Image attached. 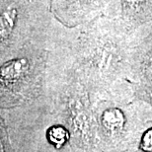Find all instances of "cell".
I'll list each match as a JSON object with an SVG mask.
<instances>
[{
	"mask_svg": "<svg viewBox=\"0 0 152 152\" xmlns=\"http://www.w3.org/2000/svg\"><path fill=\"white\" fill-rule=\"evenodd\" d=\"M141 148L144 151L152 152V129H149L144 134L141 142Z\"/></svg>",
	"mask_w": 152,
	"mask_h": 152,
	"instance_id": "3957f363",
	"label": "cell"
},
{
	"mask_svg": "<svg viewBox=\"0 0 152 152\" xmlns=\"http://www.w3.org/2000/svg\"><path fill=\"white\" fill-rule=\"evenodd\" d=\"M13 19H14V13L11 15L9 13H6L2 15L0 18V39H3L8 37L10 30L13 26Z\"/></svg>",
	"mask_w": 152,
	"mask_h": 152,
	"instance_id": "6da1fadb",
	"label": "cell"
},
{
	"mask_svg": "<svg viewBox=\"0 0 152 152\" xmlns=\"http://www.w3.org/2000/svg\"><path fill=\"white\" fill-rule=\"evenodd\" d=\"M127 1H129L132 4H136V3H140L141 1H143V0H127Z\"/></svg>",
	"mask_w": 152,
	"mask_h": 152,
	"instance_id": "277c9868",
	"label": "cell"
},
{
	"mask_svg": "<svg viewBox=\"0 0 152 152\" xmlns=\"http://www.w3.org/2000/svg\"><path fill=\"white\" fill-rule=\"evenodd\" d=\"M66 137H67V134H66V132L62 127H53L50 130V138L53 143L61 145L65 142Z\"/></svg>",
	"mask_w": 152,
	"mask_h": 152,
	"instance_id": "7a4b0ae2",
	"label": "cell"
}]
</instances>
